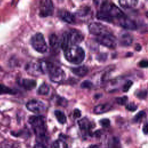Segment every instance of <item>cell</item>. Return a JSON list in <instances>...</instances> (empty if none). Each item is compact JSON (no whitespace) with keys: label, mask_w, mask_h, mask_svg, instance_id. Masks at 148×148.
<instances>
[{"label":"cell","mask_w":148,"mask_h":148,"mask_svg":"<svg viewBox=\"0 0 148 148\" xmlns=\"http://www.w3.org/2000/svg\"><path fill=\"white\" fill-rule=\"evenodd\" d=\"M124 16V13L114 3L103 1L101 5L100 9L97 13L98 20L111 23L114 18L119 19Z\"/></svg>","instance_id":"6da1fadb"},{"label":"cell","mask_w":148,"mask_h":148,"mask_svg":"<svg viewBox=\"0 0 148 148\" xmlns=\"http://www.w3.org/2000/svg\"><path fill=\"white\" fill-rule=\"evenodd\" d=\"M40 65L43 73H47L53 82L60 83L64 81L65 73L61 67L51 62L46 61L40 62Z\"/></svg>","instance_id":"7a4b0ae2"},{"label":"cell","mask_w":148,"mask_h":148,"mask_svg":"<svg viewBox=\"0 0 148 148\" xmlns=\"http://www.w3.org/2000/svg\"><path fill=\"white\" fill-rule=\"evenodd\" d=\"M83 39L84 36L80 31L76 29H70L64 33L60 40V46L64 51L71 46L80 43Z\"/></svg>","instance_id":"3957f363"},{"label":"cell","mask_w":148,"mask_h":148,"mask_svg":"<svg viewBox=\"0 0 148 148\" xmlns=\"http://www.w3.org/2000/svg\"><path fill=\"white\" fill-rule=\"evenodd\" d=\"M64 56L68 62L77 65L84 60L85 51L77 45L71 46L64 50Z\"/></svg>","instance_id":"277c9868"},{"label":"cell","mask_w":148,"mask_h":148,"mask_svg":"<svg viewBox=\"0 0 148 148\" xmlns=\"http://www.w3.org/2000/svg\"><path fill=\"white\" fill-rule=\"evenodd\" d=\"M36 136L40 139L45 137L46 131V120L43 116H31L28 119Z\"/></svg>","instance_id":"5b68a950"},{"label":"cell","mask_w":148,"mask_h":148,"mask_svg":"<svg viewBox=\"0 0 148 148\" xmlns=\"http://www.w3.org/2000/svg\"><path fill=\"white\" fill-rule=\"evenodd\" d=\"M31 44L32 47L39 53H44L47 51V43L43 35L41 33H36L31 37Z\"/></svg>","instance_id":"8992f818"},{"label":"cell","mask_w":148,"mask_h":148,"mask_svg":"<svg viewBox=\"0 0 148 148\" xmlns=\"http://www.w3.org/2000/svg\"><path fill=\"white\" fill-rule=\"evenodd\" d=\"M96 41L105 47L110 49H114L116 47L117 41L114 36L108 31L97 36L95 39Z\"/></svg>","instance_id":"52a82bcc"},{"label":"cell","mask_w":148,"mask_h":148,"mask_svg":"<svg viewBox=\"0 0 148 148\" xmlns=\"http://www.w3.org/2000/svg\"><path fill=\"white\" fill-rule=\"evenodd\" d=\"M54 12L53 2L50 0H42L39 4V16L41 17H46L52 16Z\"/></svg>","instance_id":"ba28073f"},{"label":"cell","mask_w":148,"mask_h":148,"mask_svg":"<svg viewBox=\"0 0 148 148\" xmlns=\"http://www.w3.org/2000/svg\"><path fill=\"white\" fill-rule=\"evenodd\" d=\"M26 108L32 112L39 113L45 110L46 106L45 103L40 100L31 99L26 103Z\"/></svg>","instance_id":"9c48e42d"},{"label":"cell","mask_w":148,"mask_h":148,"mask_svg":"<svg viewBox=\"0 0 148 148\" xmlns=\"http://www.w3.org/2000/svg\"><path fill=\"white\" fill-rule=\"evenodd\" d=\"M25 69L28 73L34 76H38L43 74L40 63L29 62L26 64Z\"/></svg>","instance_id":"30bf717a"},{"label":"cell","mask_w":148,"mask_h":148,"mask_svg":"<svg viewBox=\"0 0 148 148\" xmlns=\"http://www.w3.org/2000/svg\"><path fill=\"white\" fill-rule=\"evenodd\" d=\"M90 33L96 36L108 31L106 27L100 23L93 22L90 23L88 27Z\"/></svg>","instance_id":"8fae6325"},{"label":"cell","mask_w":148,"mask_h":148,"mask_svg":"<svg viewBox=\"0 0 148 148\" xmlns=\"http://www.w3.org/2000/svg\"><path fill=\"white\" fill-rule=\"evenodd\" d=\"M119 23L120 26L129 30H135L137 29L136 23L131 18L125 15L119 19Z\"/></svg>","instance_id":"7c38bea8"},{"label":"cell","mask_w":148,"mask_h":148,"mask_svg":"<svg viewBox=\"0 0 148 148\" xmlns=\"http://www.w3.org/2000/svg\"><path fill=\"white\" fill-rule=\"evenodd\" d=\"M119 42L123 46H129L132 43L133 37L130 33L123 32L119 35Z\"/></svg>","instance_id":"4fadbf2b"},{"label":"cell","mask_w":148,"mask_h":148,"mask_svg":"<svg viewBox=\"0 0 148 148\" xmlns=\"http://www.w3.org/2000/svg\"><path fill=\"white\" fill-rule=\"evenodd\" d=\"M58 16L62 21L68 24H72L75 21V17L74 15L66 10H60L58 12Z\"/></svg>","instance_id":"5bb4252c"},{"label":"cell","mask_w":148,"mask_h":148,"mask_svg":"<svg viewBox=\"0 0 148 148\" xmlns=\"http://www.w3.org/2000/svg\"><path fill=\"white\" fill-rule=\"evenodd\" d=\"M18 84L27 90H31L35 88L36 82L35 80L29 79H21L18 80Z\"/></svg>","instance_id":"9a60e30c"},{"label":"cell","mask_w":148,"mask_h":148,"mask_svg":"<svg viewBox=\"0 0 148 148\" xmlns=\"http://www.w3.org/2000/svg\"><path fill=\"white\" fill-rule=\"evenodd\" d=\"M112 108V105L109 103H101L95 106L93 109V112L95 114H102L109 111Z\"/></svg>","instance_id":"2e32d148"},{"label":"cell","mask_w":148,"mask_h":148,"mask_svg":"<svg viewBox=\"0 0 148 148\" xmlns=\"http://www.w3.org/2000/svg\"><path fill=\"white\" fill-rule=\"evenodd\" d=\"M78 125L80 129L84 131H88L92 128V124L86 117L82 118L78 121Z\"/></svg>","instance_id":"e0dca14e"},{"label":"cell","mask_w":148,"mask_h":148,"mask_svg":"<svg viewBox=\"0 0 148 148\" xmlns=\"http://www.w3.org/2000/svg\"><path fill=\"white\" fill-rule=\"evenodd\" d=\"M49 44L53 50H57L60 46V40L56 34H52L49 37Z\"/></svg>","instance_id":"ac0fdd59"},{"label":"cell","mask_w":148,"mask_h":148,"mask_svg":"<svg viewBox=\"0 0 148 148\" xmlns=\"http://www.w3.org/2000/svg\"><path fill=\"white\" fill-rule=\"evenodd\" d=\"M71 71L76 76L79 77H83L86 75L88 71V69L86 66L82 65L76 68H72Z\"/></svg>","instance_id":"d6986e66"},{"label":"cell","mask_w":148,"mask_h":148,"mask_svg":"<svg viewBox=\"0 0 148 148\" xmlns=\"http://www.w3.org/2000/svg\"><path fill=\"white\" fill-rule=\"evenodd\" d=\"M119 3L122 8L128 9L136 6L138 1L135 0H121L119 1Z\"/></svg>","instance_id":"ffe728a7"},{"label":"cell","mask_w":148,"mask_h":148,"mask_svg":"<svg viewBox=\"0 0 148 148\" xmlns=\"http://www.w3.org/2000/svg\"><path fill=\"white\" fill-rule=\"evenodd\" d=\"M54 114H55V116H56L57 121L60 123L63 124L66 123V117L63 112H62L60 110H56L54 111Z\"/></svg>","instance_id":"44dd1931"},{"label":"cell","mask_w":148,"mask_h":148,"mask_svg":"<svg viewBox=\"0 0 148 148\" xmlns=\"http://www.w3.org/2000/svg\"><path fill=\"white\" fill-rule=\"evenodd\" d=\"M49 91H50V87H49V85L45 83H43L39 87V88L37 91V93L39 95H46L49 94Z\"/></svg>","instance_id":"7402d4cb"},{"label":"cell","mask_w":148,"mask_h":148,"mask_svg":"<svg viewBox=\"0 0 148 148\" xmlns=\"http://www.w3.org/2000/svg\"><path fill=\"white\" fill-rule=\"evenodd\" d=\"M16 93V91L10 88V87L6 86L3 84H0V95L4 94H15Z\"/></svg>","instance_id":"603a6c76"},{"label":"cell","mask_w":148,"mask_h":148,"mask_svg":"<svg viewBox=\"0 0 148 148\" xmlns=\"http://www.w3.org/2000/svg\"><path fill=\"white\" fill-rule=\"evenodd\" d=\"M91 9L87 6H84L80 8L77 12V15L80 17H85L87 16L90 12Z\"/></svg>","instance_id":"cb8c5ba5"},{"label":"cell","mask_w":148,"mask_h":148,"mask_svg":"<svg viewBox=\"0 0 148 148\" xmlns=\"http://www.w3.org/2000/svg\"><path fill=\"white\" fill-rule=\"evenodd\" d=\"M53 148H68L66 143L61 139L54 141L52 145Z\"/></svg>","instance_id":"d4e9b609"},{"label":"cell","mask_w":148,"mask_h":148,"mask_svg":"<svg viewBox=\"0 0 148 148\" xmlns=\"http://www.w3.org/2000/svg\"><path fill=\"white\" fill-rule=\"evenodd\" d=\"M146 116V113L143 110L140 111L139 113H138L135 116L133 119V121L135 123H139L140 122L144 117Z\"/></svg>","instance_id":"484cf974"},{"label":"cell","mask_w":148,"mask_h":148,"mask_svg":"<svg viewBox=\"0 0 148 148\" xmlns=\"http://www.w3.org/2000/svg\"><path fill=\"white\" fill-rule=\"evenodd\" d=\"M56 102L58 105H60L62 107H66L68 105V101L65 98L61 97H58Z\"/></svg>","instance_id":"4316f807"},{"label":"cell","mask_w":148,"mask_h":148,"mask_svg":"<svg viewBox=\"0 0 148 148\" xmlns=\"http://www.w3.org/2000/svg\"><path fill=\"white\" fill-rule=\"evenodd\" d=\"M93 84H92V83L90 81V80H84L83 81L81 84H80V87L82 88H87V89H90V88H91V87H92Z\"/></svg>","instance_id":"83f0119b"},{"label":"cell","mask_w":148,"mask_h":148,"mask_svg":"<svg viewBox=\"0 0 148 148\" xmlns=\"http://www.w3.org/2000/svg\"><path fill=\"white\" fill-rule=\"evenodd\" d=\"M133 84V82L130 80H127L125 84H124L123 87V91L124 92H127L130 88H131V87L132 86Z\"/></svg>","instance_id":"f1b7e54d"},{"label":"cell","mask_w":148,"mask_h":148,"mask_svg":"<svg viewBox=\"0 0 148 148\" xmlns=\"http://www.w3.org/2000/svg\"><path fill=\"white\" fill-rule=\"evenodd\" d=\"M136 95L139 99H145L147 97V91L146 90H139L136 93Z\"/></svg>","instance_id":"f546056e"},{"label":"cell","mask_w":148,"mask_h":148,"mask_svg":"<svg viewBox=\"0 0 148 148\" xmlns=\"http://www.w3.org/2000/svg\"><path fill=\"white\" fill-rule=\"evenodd\" d=\"M116 101L118 104L121 105H124L127 103V102L128 101V98L127 96H123L122 97L117 98L116 99Z\"/></svg>","instance_id":"4dcf8cb0"},{"label":"cell","mask_w":148,"mask_h":148,"mask_svg":"<svg viewBox=\"0 0 148 148\" xmlns=\"http://www.w3.org/2000/svg\"><path fill=\"white\" fill-rule=\"evenodd\" d=\"M125 108L128 110L131 111V112H134L138 109L137 105L133 102H131V103L127 104L125 106Z\"/></svg>","instance_id":"1f68e13d"},{"label":"cell","mask_w":148,"mask_h":148,"mask_svg":"<svg viewBox=\"0 0 148 148\" xmlns=\"http://www.w3.org/2000/svg\"><path fill=\"white\" fill-rule=\"evenodd\" d=\"M100 125L105 128L108 127L110 125V121L108 119H103L99 121Z\"/></svg>","instance_id":"d6a6232c"},{"label":"cell","mask_w":148,"mask_h":148,"mask_svg":"<svg viewBox=\"0 0 148 148\" xmlns=\"http://www.w3.org/2000/svg\"><path fill=\"white\" fill-rule=\"evenodd\" d=\"M81 116V112L78 109H75L73 111V117L75 118H79Z\"/></svg>","instance_id":"836d02e7"},{"label":"cell","mask_w":148,"mask_h":148,"mask_svg":"<svg viewBox=\"0 0 148 148\" xmlns=\"http://www.w3.org/2000/svg\"><path fill=\"white\" fill-rule=\"evenodd\" d=\"M147 65H148V62L147 60H142L139 63V66H140L142 68H146L147 66Z\"/></svg>","instance_id":"e575fe53"},{"label":"cell","mask_w":148,"mask_h":148,"mask_svg":"<svg viewBox=\"0 0 148 148\" xmlns=\"http://www.w3.org/2000/svg\"><path fill=\"white\" fill-rule=\"evenodd\" d=\"M34 148H47L45 146H44L42 143H38L34 146Z\"/></svg>","instance_id":"d590c367"},{"label":"cell","mask_w":148,"mask_h":148,"mask_svg":"<svg viewBox=\"0 0 148 148\" xmlns=\"http://www.w3.org/2000/svg\"><path fill=\"white\" fill-rule=\"evenodd\" d=\"M147 123H146L143 127V132L145 134H147Z\"/></svg>","instance_id":"8d00e7d4"},{"label":"cell","mask_w":148,"mask_h":148,"mask_svg":"<svg viewBox=\"0 0 148 148\" xmlns=\"http://www.w3.org/2000/svg\"><path fill=\"white\" fill-rule=\"evenodd\" d=\"M88 148H99V146L97 145H91Z\"/></svg>","instance_id":"74e56055"}]
</instances>
